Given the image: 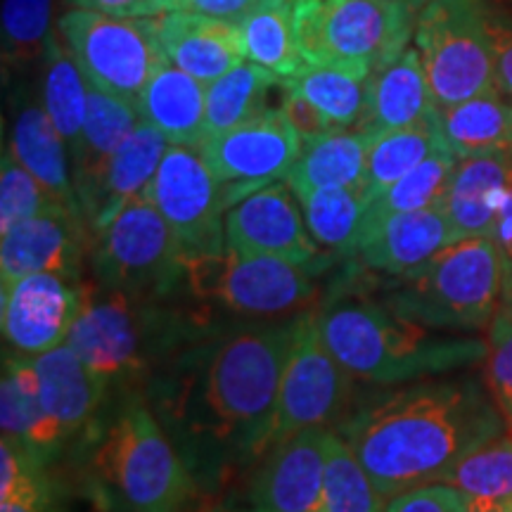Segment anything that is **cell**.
Here are the masks:
<instances>
[{
  "instance_id": "cell-1",
  "label": "cell",
  "mask_w": 512,
  "mask_h": 512,
  "mask_svg": "<svg viewBox=\"0 0 512 512\" xmlns=\"http://www.w3.org/2000/svg\"><path fill=\"white\" fill-rule=\"evenodd\" d=\"M302 316L233 323L166 361L143 387L204 496H219L271 446L275 406Z\"/></svg>"
},
{
  "instance_id": "cell-2",
  "label": "cell",
  "mask_w": 512,
  "mask_h": 512,
  "mask_svg": "<svg viewBox=\"0 0 512 512\" xmlns=\"http://www.w3.org/2000/svg\"><path fill=\"white\" fill-rule=\"evenodd\" d=\"M377 491L394 498L437 484L465 456L508 432L475 375H439L370 396L337 425Z\"/></svg>"
},
{
  "instance_id": "cell-3",
  "label": "cell",
  "mask_w": 512,
  "mask_h": 512,
  "mask_svg": "<svg viewBox=\"0 0 512 512\" xmlns=\"http://www.w3.org/2000/svg\"><path fill=\"white\" fill-rule=\"evenodd\" d=\"M74 465L102 512H204L200 484L159 425L143 389L110 392L83 427Z\"/></svg>"
},
{
  "instance_id": "cell-4",
  "label": "cell",
  "mask_w": 512,
  "mask_h": 512,
  "mask_svg": "<svg viewBox=\"0 0 512 512\" xmlns=\"http://www.w3.org/2000/svg\"><path fill=\"white\" fill-rule=\"evenodd\" d=\"M221 328L181 299H140L88 285L67 344L117 392L143 389L166 361Z\"/></svg>"
},
{
  "instance_id": "cell-5",
  "label": "cell",
  "mask_w": 512,
  "mask_h": 512,
  "mask_svg": "<svg viewBox=\"0 0 512 512\" xmlns=\"http://www.w3.org/2000/svg\"><path fill=\"white\" fill-rule=\"evenodd\" d=\"M318 328L356 380L408 384L451 375L486 358V342L399 316L387 304L347 297L318 311Z\"/></svg>"
},
{
  "instance_id": "cell-6",
  "label": "cell",
  "mask_w": 512,
  "mask_h": 512,
  "mask_svg": "<svg viewBox=\"0 0 512 512\" xmlns=\"http://www.w3.org/2000/svg\"><path fill=\"white\" fill-rule=\"evenodd\" d=\"M316 297L311 266L247 256L223 247L183 254L176 299H188L214 323H266L306 313ZM311 311V309H309Z\"/></svg>"
},
{
  "instance_id": "cell-7",
  "label": "cell",
  "mask_w": 512,
  "mask_h": 512,
  "mask_svg": "<svg viewBox=\"0 0 512 512\" xmlns=\"http://www.w3.org/2000/svg\"><path fill=\"white\" fill-rule=\"evenodd\" d=\"M503 261L491 238L460 240L427 266L384 287L382 304L441 332H475L494 323L503 302Z\"/></svg>"
},
{
  "instance_id": "cell-8",
  "label": "cell",
  "mask_w": 512,
  "mask_h": 512,
  "mask_svg": "<svg viewBox=\"0 0 512 512\" xmlns=\"http://www.w3.org/2000/svg\"><path fill=\"white\" fill-rule=\"evenodd\" d=\"M294 29L306 64L373 76L406 53L418 12L403 0H294Z\"/></svg>"
},
{
  "instance_id": "cell-9",
  "label": "cell",
  "mask_w": 512,
  "mask_h": 512,
  "mask_svg": "<svg viewBox=\"0 0 512 512\" xmlns=\"http://www.w3.org/2000/svg\"><path fill=\"white\" fill-rule=\"evenodd\" d=\"M489 0H430L415 19V48L439 110L496 91Z\"/></svg>"
},
{
  "instance_id": "cell-10",
  "label": "cell",
  "mask_w": 512,
  "mask_h": 512,
  "mask_svg": "<svg viewBox=\"0 0 512 512\" xmlns=\"http://www.w3.org/2000/svg\"><path fill=\"white\" fill-rule=\"evenodd\" d=\"M91 271L102 290L140 299H176L183 247L150 197L128 202L95 233Z\"/></svg>"
},
{
  "instance_id": "cell-11",
  "label": "cell",
  "mask_w": 512,
  "mask_h": 512,
  "mask_svg": "<svg viewBox=\"0 0 512 512\" xmlns=\"http://www.w3.org/2000/svg\"><path fill=\"white\" fill-rule=\"evenodd\" d=\"M57 31L91 86L133 105L166 62L159 17H117L67 8L57 17Z\"/></svg>"
},
{
  "instance_id": "cell-12",
  "label": "cell",
  "mask_w": 512,
  "mask_h": 512,
  "mask_svg": "<svg viewBox=\"0 0 512 512\" xmlns=\"http://www.w3.org/2000/svg\"><path fill=\"white\" fill-rule=\"evenodd\" d=\"M351 377L320 335L318 311H306L280 382L271 446L309 427L339 425L351 406Z\"/></svg>"
},
{
  "instance_id": "cell-13",
  "label": "cell",
  "mask_w": 512,
  "mask_h": 512,
  "mask_svg": "<svg viewBox=\"0 0 512 512\" xmlns=\"http://www.w3.org/2000/svg\"><path fill=\"white\" fill-rule=\"evenodd\" d=\"M145 195L176 233L183 254L226 247V197L197 147L169 145Z\"/></svg>"
},
{
  "instance_id": "cell-14",
  "label": "cell",
  "mask_w": 512,
  "mask_h": 512,
  "mask_svg": "<svg viewBox=\"0 0 512 512\" xmlns=\"http://www.w3.org/2000/svg\"><path fill=\"white\" fill-rule=\"evenodd\" d=\"M304 140L275 107L245 126L204 138L197 147L216 181L221 183L228 209L252 192L285 181L302 155Z\"/></svg>"
},
{
  "instance_id": "cell-15",
  "label": "cell",
  "mask_w": 512,
  "mask_h": 512,
  "mask_svg": "<svg viewBox=\"0 0 512 512\" xmlns=\"http://www.w3.org/2000/svg\"><path fill=\"white\" fill-rule=\"evenodd\" d=\"M330 427H309L275 441L245 472L240 494L228 496L256 512H318Z\"/></svg>"
},
{
  "instance_id": "cell-16",
  "label": "cell",
  "mask_w": 512,
  "mask_h": 512,
  "mask_svg": "<svg viewBox=\"0 0 512 512\" xmlns=\"http://www.w3.org/2000/svg\"><path fill=\"white\" fill-rule=\"evenodd\" d=\"M81 280L29 273L3 285L0 320L8 349L29 358L62 347L83 304Z\"/></svg>"
},
{
  "instance_id": "cell-17",
  "label": "cell",
  "mask_w": 512,
  "mask_h": 512,
  "mask_svg": "<svg viewBox=\"0 0 512 512\" xmlns=\"http://www.w3.org/2000/svg\"><path fill=\"white\" fill-rule=\"evenodd\" d=\"M290 185L275 181L226 211V247L247 256H273L313 266L320 245L306 226Z\"/></svg>"
},
{
  "instance_id": "cell-18",
  "label": "cell",
  "mask_w": 512,
  "mask_h": 512,
  "mask_svg": "<svg viewBox=\"0 0 512 512\" xmlns=\"http://www.w3.org/2000/svg\"><path fill=\"white\" fill-rule=\"evenodd\" d=\"M95 233L81 211L55 207L0 233V280L12 283L29 273H57L81 280Z\"/></svg>"
},
{
  "instance_id": "cell-19",
  "label": "cell",
  "mask_w": 512,
  "mask_h": 512,
  "mask_svg": "<svg viewBox=\"0 0 512 512\" xmlns=\"http://www.w3.org/2000/svg\"><path fill=\"white\" fill-rule=\"evenodd\" d=\"M456 242L451 221L441 207L403 211L363 228L354 259L366 271L403 278L420 271Z\"/></svg>"
},
{
  "instance_id": "cell-20",
  "label": "cell",
  "mask_w": 512,
  "mask_h": 512,
  "mask_svg": "<svg viewBox=\"0 0 512 512\" xmlns=\"http://www.w3.org/2000/svg\"><path fill=\"white\" fill-rule=\"evenodd\" d=\"M5 145L10 147L17 162L46 185L57 200L69 209L81 211L69 147L50 119L41 91L31 83H17L12 91L10 143Z\"/></svg>"
},
{
  "instance_id": "cell-21",
  "label": "cell",
  "mask_w": 512,
  "mask_h": 512,
  "mask_svg": "<svg viewBox=\"0 0 512 512\" xmlns=\"http://www.w3.org/2000/svg\"><path fill=\"white\" fill-rule=\"evenodd\" d=\"M0 422L3 439L24 448L43 467H48L67 448V434L50 418L41 401L34 358L12 349H5L3 354Z\"/></svg>"
},
{
  "instance_id": "cell-22",
  "label": "cell",
  "mask_w": 512,
  "mask_h": 512,
  "mask_svg": "<svg viewBox=\"0 0 512 512\" xmlns=\"http://www.w3.org/2000/svg\"><path fill=\"white\" fill-rule=\"evenodd\" d=\"M138 124L140 114L133 102L98 91L88 83L86 124H83L79 150L72 155L76 197H79L86 221L100 195L107 166Z\"/></svg>"
},
{
  "instance_id": "cell-23",
  "label": "cell",
  "mask_w": 512,
  "mask_h": 512,
  "mask_svg": "<svg viewBox=\"0 0 512 512\" xmlns=\"http://www.w3.org/2000/svg\"><path fill=\"white\" fill-rule=\"evenodd\" d=\"M34 366L43 406L72 441L102 411L110 387L67 342L34 356Z\"/></svg>"
},
{
  "instance_id": "cell-24",
  "label": "cell",
  "mask_w": 512,
  "mask_h": 512,
  "mask_svg": "<svg viewBox=\"0 0 512 512\" xmlns=\"http://www.w3.org/2000/svg\"><path fill=\"white\" fill-rule=\"evenodd\" d=\"M159 19L166 60L204 86L245 62L238 24L188 10L166 12Z\"/></svg>"
},
{
  "instance_id": "cell-25",
  "label": "cell",
  "mask_w": 512,
  "mask_h": 512,
  "mask_svg": "<svg viewBox=\"0 0 512 512\" xmlns=\"http://www.w3.org/2000/svg\"><path fill=\"white\" fill-rule=\"evenodd\" d=\"M510 174L512 150L460 159L441 204L458 242L491 238Z\"/></svg>"
},
{
  "instance_id": "cell-26",
  "label": "cell",
  "mask_w": 512,
  "mask_h": 512,
  "mask_svg": "<svg viewBox=\"0 0 512 512\" xmlns=\"http://www.w3.org/2000/svg\"><path fill=\"white\" fill-rule=\"evenodd\" d=\"M437 102L422 67L418 48H408L392 64L370 76L368 83V107L358 131L370 138L380 133L399 131L437 114Z\"/></svg>"
},
{
  "instance_id": "cell-27",
  "label": "cell",
  "mask_w": 512,
  "mask_h": 512,
  "mask_svg": "<svg viewBox=\"0 0 512 512\" xmlns=\"http://www.w3.org/2000/svg\"><path fill=\"white\" fill-rule=\"evenodd\" d=\"M136 107L171 145L200 147L207 138V86L169 60L147 81Z\"/></svg>"
},
{
  "instance_id": "cell-28",
  "label": "cell",
  "mask_w": 512,
  "mask_h": 512,
  "mask_svg": "<svg viewBox=\"0 0 512 512\" xmlns=\"http://www.w3.org/2000/svg\"><path fill=\"white\" fill-rule=\"evenodd\" d=\"M370 136L358 128H335L302 147L285 183L297 197L330 188H366ZM366 192V190H363Z\"/></svg>"
},
{
  "instance_id": "cell-29",
  "label": "cell",
  "mask_w": 512,
  "mask_h": 512,
  "mask_svg": "<svg viewBox=\"0 0 512 512\" xmlns=\"http://www.w3.org/2000/svg\"><path fill=\"white\" fill-rule=\"evenodd\" d=\"M169 145V140L155 126L140 119V124L133 128L131 136L124 140V145L119 147L107 166L100 195L88 216L93 233L105 228L128 202L145 195Z\"/></svg>"
},
{
  "instance_id": "cell-30",
  "label": "cell",
  "mask_w": 512,
  "mask_h": 512,
  "mask_svg": "<svg viewBox=\"0 0 512 512\" xmlns=\"http://www.w3.org/2000/svg\"><path fill=\"white\" fill-rule=\"evenodd\" d=\"M280 91L283 76L247 60L207 83V138L245 126L275 110L278 105H273L271 98Z\"/></svg>"
},
{
  "instance_id": "cell-31",
  "label": "cell",
  "mask_w": 512,
  "mask_h": 512,
  "mask_svg": "<svg viewBox=\"0 0 512 512\" xmlns=\"http://www.w3.org/2000/svg\"><path fill=\"white\" fill-rule=\"evenodd\" d=\"M441 133L458 159L512 150V100L498 91L437 112Z\"/></svg>"
},
{
  "instance_id": "cell-32",
  "label": "cell",
  "mask_w": 512,
  "mask_h": 512,
  "mask_svg": "<svg viewBox=\"0 0 512 512\" xmlns=\"http://www.w3.org/2000/svg\"><path fill=\"white\" fill-rule=\"evenodd\" d=\"M41 100L69 147V157L79 150L83 124L88 112V81L72 50L62 41L60 31L48 38L46 53L41 60V81H38Z\"/></svg>"
},
{
  "instance_id": "cell-33",
  "label": "cell",
  "mask_w": 512,
  "mask_h": 512,
  "mask_svg": "<svg viewBox=\"0 0 512 512\" xmlns=\"http://www.w3.org/2000/svg\"><path fill=\"white\" fill-rule=\"evenodd\" d=\"M441 147H448V143L444 133H441L437 114L432 119L422 121V124L370 138L366 188H363L368 200L373 202L377 195H382L396 181L411 174L415 166L425 162L427 157L434 155Z\"/></svg>"
},
{
  "instance_id": "cell-34",
  "label": "cell",
  "mask_w": 512,
  "mask_h": 512,
  "mask_svg": "<svg viewBox=\"0 0 512 512\" xmlns=\"http://www.w3.org/2000/svg\"><path fill=\"white\" fill-rule=\"evenodd\" d=\"M441 484L456 486L472 512H512V434L479 446Z\"/></svg>"
},
{
  "instance_id": "cell-35",
  "label": "cell",
  "mask_w": 512,
  "mask_h": 512,
  "mask_svg": "<svg viewBox=\"0 0 512 512\" xmlns=\"http://www.w3.org/2000/svg\"><path fill=\"white\" fill-rule=\"evenodd\" d=\"M370 76L344 67L304 64L297 74L283 76V86L313 102L335 128H358L368 107Z\"/></svg>"
},
{
  "instance_id": "cell-36",
  "label": "cell",
  "mask_w": 512,
  "mask_h": 512,
  "mask_svg": "<svg viewBox=\"0 0 512 512\" xmlns=\"http://www.w3.org/2000/svg\"><path fill=\"white\" fill-rule=\"evenodd\" d=\"M292 5L294 0H283L254 10L238 22L242 57L247 62L261 64L280 76H292L304 67L306 62L299 53Z\"/></svg>"
},
{
  "instance_id": "cell-37",
  "label": "cell",
  "mask_w": 512,
  "mask_h": 512,
  "mask_svg": "<svg viewBox=\"0 0 512 512\" xmlns=\"http://www.w3.org/2000/svg\"><path fill=\"white\" fill-rule=\"evenodd\" d=\"M306 226L320 247L354 256L370 207L361 188H330L297 197Z\"/></svg>"
},
{
  "instance_id": "cell-38",
  "label": "cell",
  "mask_w": 512,
  "mask_h": 512,
  "mask_svg": "<svg viewBox=\"0 0 512 512\" xmlns=\"http://www.w3.org/2000/svg\"><path fill=\"white\" fill-rule=\"evenodd\" d=\"M53 31V0H3L0 50L5 76L41 67Z\"/></svg>"
},
{
  "instance_id": "cell-39",
  "label": "cell",
  "mask_w": 512,
  "mask_h": 512,
  "mask_svg": "<svg viewBox=\"0 0 512 512\" xmlns=\"http://www.w3.org/2000/svg\"><path fill=\"white\" fill-rule=\"evenodd\" d=\"M458 162L460 159L453 155L451 147H441L425 162L415 166L411 174L403 176L401 181H396L392 188H387L370 202L363 228L392 214H403V211L441 207Z\"/></svg>"
},
{
  "instance_id": "cell-40",
  "label": "cell",
  "mask_w": 512,
  "mask_h": 512,
  "mask_svg": "<svg viewBox=\"0 0 512 512\" xmlns=\"http://www.w3.org/2000/svg\"><path fill=\"white\" fill-rule=\"evenodd\" d=\"M384 498L337 430L330 432L318 512H384Z\"/></svg>"
},
{
  "instance_id": "cell-41",
  "label": "cell",
  "mask_w": 512,
  "mask_h": 512,
  "mask_svg": "<svg viewBox=\"0 0 512 512\" xmlns=\"http://www.w3.org/2000/svg\"><path fill=\"white\" fill-rule=\"evenodd\" d=\"M55 207H67V204L57 200L46 185L24 169L5 145L0 159V233Z\"/></svg>"
},
{
  "instance_id": "cell-42",
  "label": "cell",
  "mask_w": 512,
  "mask_h": 512,
  "mask_svg": "<svg viewBox=\"0 0 512 512\" xmlns=\"http://www.w3.org/2000/svg\"><path fill=\"white\" fill-rule=\"evenodd\" d=\"M486 387L512 434V320L498 311L486 339Z\"/></svg>"
},
{
  "instance_id": "cell-43",
  "label": "cell",
  "mask_w": 512,
  "mask_h": 512,
  "mask_svg": "<svg viewBox=\"0 0 512 512\" xmlns=\"http://www.w3.org/2000/svg\"><path fill=\"white\" fill-rule=\"evenodd\" d=\"M0 512H64L46 467L31 463L0 486Z\"/></svg>"
},
{
  "instance_id": "cell-44",
  "label": "cell",
  "mask_w": 512,
  "mask_h": 512,
  "mask_svg": "<svg viewBox=\"0 0 512 512\" xmlns=\"http://www.w3.org/2000/svg\"><path fill=\"white\" fill-rule=\"evenodd\" d=\"M384 512H472L467 498L451 484H422L389 498Z\"/></svg>"
},
{
  "instance_id": "cell-45",
  "label": "cell",
  "mask_w": 512,
  "mask_h": 512,
  "mask_svg": "<svg viewBox=\"0 0 512 512\" xmlns=\"http://www.w3.org/2000/svg\"><path fill=\"white\" fill-rule=\"evenodd\" d=\"M278 107H280V112H283V117L290 121L292 128L299 133V138H302L304 143H309V140H316L320 136H325V133L335 131V126L330 124V119L325 117V114L320 112L313 102L306 100L304 95H299L297 91H290V88L283 86V91H280Z\"/></svg>"
},
{
  "instance_id": "cell-46",
  "label": "cell",
  "mask_w": 512,
  "mask_h": 512,
  "mask_svg": "<svg viewBox=\"0 0 512 512\" xmlns=\"http://www.w3.org/2000/svg\"><path fill=\"white\" fill-rule=\"evenodd\" d=\"M491 29L496 48V88L512 100V12L494 8Z\"/></svg>"
},
{
  "instance_id": "cell-47",
  "label": "cell",
  "mask_w": 512,
  "mask_h": 512,
  "mask_svg": "<svg viewBox=\"0 0 512 512\" xmlns=\"http://www.w3.org/2000/svg\"><path fill=\"white\" fill-rule=\"evenodd\" d=\"M275 3H283V0H185L181 10L238 24L247 15H252L254 10L268 8V5Z\"/></svg>"
},
{
  "instance_id": "cell-48",
  "label": "cell",
  "mask_w": 512,
  "mask_h": 512,
  "mask_svg": "<svg viewBox=\"0 0 512 512\" xmlns=\"http://www.w3.org/2000/svg\"><path fill=\"white\" fill-rule=\"evenodd\" d=\"M64 8L93 10L102 15L117 17H162L155 8V0H62Z\"/></svg>"
},
{
  "instance_id": "cell-49",
  "label": "cell",
  "mask_w": 512,
  "mask_h": 512,
  "mask_svg": "<svg viewBox=\"0 0 512 512\" xmlns=\"http://www.w3.org/2000/svg\"><path fill=\"white\" fill-rule=\"evenodd\" d=\"M491 240H494L498 254H501L505 280H512V174L508 188L503 192L501 209H498L494 230H491Z\"/></svg>"
},
{
  "instance_id": "cell-50",
  "label": "cell",
  "mask_w": 512,
  "mask_h": 512,
  "mask_svg": "<svg viewBox=\"0 0 512 512\" xmlns=\"http://www.w3.org/2000/svg\"><path fill=\"white\" fill-rule=\"evenodd\" d=\"M204 512H256V510L245 508V505H238V503H233V501H223V503L209 505V508L204 510Z\"/></svg>"
},
{
  "instance_id": "cell-51",
  "label": "cell",
  "mask_w": 512,
  "mask_h": 512,
  "mask_svg": "<svg viewBox=\"0 0 512 512\" xmlns=\"http://www.w3.org/2000/svg\"><path fill=\"white\" fill-rule=\"evenodd\" d=\"M501 313H505L512 320V280H505L503 283V302H501Z\"/></svg>"
},
{
  "instance_id": "cell-52",
  "label": "cell",
  "mask_w": 512,
  "mask_h": 512,
  "mask_svg": "<svg viewBox=\"0 0 512 512\" xmlns=\"http://www.w3.org/2000/svg\"><path fill=\"white\" fill-rule=\"evenodd\" d=\"M185 0H155V8L159 15H166V12H174V10H181Z\"/></svg>"
},
{
  "instance_id": "cell-53",
  "label": "cell",
  "mask_w": 512,
  "mask_h": 512,
  "mask_svg": "<svg viewBox=\"0 0 512 512\" xmlns=\"http://www.w3.org/2000/svg\"><path fill=\"white\" fill-rule=\"evenodd\" d=\"M403 3H406L408 8H413L415 12H420L422 8H425L427 3H430V0H403Z\"/></svg>"
},
{
  "instance_id": "cell-54",
  "label": "cell",
  "mask_w": 512,
  "mask_h": 512,
  "mask_svg": "<svg viewBox=\"0 0 512 512\" xmlns=\"http://www.w3.org/2000/svg\"><path fill=\"white\" fill-rule=\"evenodd\" d=\"M498 5H503V8H510L512 10V0H496Z\"/></svg>"
}]
</instances>
